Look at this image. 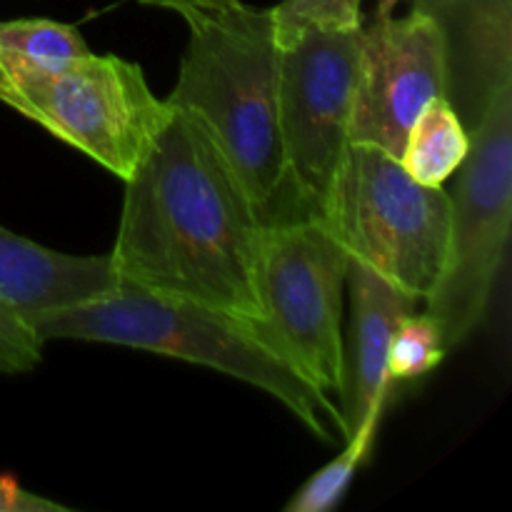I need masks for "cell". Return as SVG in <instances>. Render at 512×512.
<instances>
[{"label":"cell","mask_w":512,"mask_h":512,"mask_svg":"<svg viewBox=\"0 0 512 512\" xmlns=\"http://www.w3.org/2000/svg\"><path fill=\"white\" fill-rule=\"evenodd\" d=\"M263 230L265 220L208 128L188 110H173L125 180L108 255L120 283L255 323L263 318Z\"/></svg>","instance_id":"1"},{"label":"cell","mask_w":512,"mask_h":512,"mask_svg":"<svg viewBox=\"0 0 512 512\" xmlns=\"http://www.w3.org/2000/svg\"><path fill=\"white\" fill-rule=\"evenodd\" d=\"M188 45L165 103L208 128L265 225L278 220L285 183L280 143V48L270 8L243 0L228 8L180 10Z\"/></svg>","instance_id":"2"},{"label":"cell","mask_w":512,"mask_h":512,"mask_svg":"<svg viewBox=\"0 0 512 512\" xmlns=\"http://www.w3.org/2000/svg\"><path fill=\"white\" fill-rule=\"evenodd\" d=\"M33 325L43 343L88 340L205 365L273 395L320 440L350 438L330 395L285 365L245 320L220 310L120 283L115 293L35 315Z\"/></svg>","instance_id":"3"},{"label":"cell","mask_w":512,"mask_h":512,"mask_svg":"<svg viewBox=\"0 0 512 512\" xmlns=\"http://www.w3.org/2000/svg\"><path fill=\"white\" fill-rule=\"evenodd\" d=\"M0 103L123 183L173 113L155 98L138 63L90 50L40 63L0 48Z\"/></svg>","instance_id":"4"},{"label":"cell","mask_w":512,"mask_h":512,"mask_svg":"<svg viewBox=\"0 0 512 512\" xmlns=\"http://www.w3.org/2000/svg\"><path fill=\"white\" fill-rule=\"evenodd\" d=\"M320 223L350 260L368 265L413 298L438 285L448 255L450 193L410 178L398 158L350 143Z\"/></svg>","instance_id":"5"},{"label":"cell","mask_w":512,"mask_h":512,"mask_svg":"<svg viewBox=\"0 0 512 512\" xmlns=\"http://www.w3.org/2000/svg\"><path fill=\"white\" fill-rule=\"evenodd\" d=\"M350 255L315 218L268 223L260 245L263 318L253 333L325 395H343L345 345L340 333Z\"/></svg>","instance_id":"6"},{"label":"cell","mask_w":512,"mask_h":512,"mask_svg":"<svg viewBox=\"0 0 512 512\" xmlns=\"http://www.w3.org/2000/svg\"><path fill=\"white\" fill-rule=\"evenodd\" d=\"M512 220V85H503L470 130V150L450 195L445 268L425 313L445 348L470 338L488 313Z\"/></svg>","instance_id":"7"},{"label":"cell","mask_w":512,"mask_h":512,"mask_svg":"<svg viewBox=\"0 0 512 512\" xmlns=\"http://www.w3.org/2000/svg\"><path fill=\"white\" fill-rule=\"evenodd\" d=\"M360 35L305 28L280 48V143L298 218H323L350 148Z\"/></svg>","instance_id":"8"},{"label":"cell","mask_w":512,"mask_h":512,"mask_svg":"<svg viewBox=\"0 0 512 512\" xmlns=\"http://www.w3.org/2000/svg\"><path fill=\"white\" fill-rule=\"evenodd\" d=\"M448 93L445 38L435 18H375L360 35L350 143L373 145L400 160L410 125L425 105Z\"/></svg>","instance_id":"9"},{"label":"cell","mask_w":512,"mask_h":512,"mask_svg":"<svg viewBox=\"0 0 512 512\" xmlns=\"http://www.w3.org/2000/svg\"><path fill=\"white\" fill-rule=\"evenodd\" d=\"M440 25L448 93L470 130L503 85H512V0H415Z\"/></svg>","instance_id":"10"},{"label":"cell","mask_w":512,"mask_h":512,"mask_svg":"<svg viewBox=\"0 0 512 512\" xmlns=\"http://www.w3.org/2000/svg\"><path fill=\"white\" fill-rule=\"evenodd\" d=\"M348 285L353 293L350 340L345 350L343 418L350 435L368 418H383L393 383L388 378V353L395 325L403 315L415 313L420 300L395 288L368 265L350 260Z\"/></svg>","instance_id":"11"},{"label":"cell","mask_w":512,"mask_h":512,"mask_svg":"<svg viewBox=\"0 0 512 512\" xmlns=\"http://www.w3.org/2000/svg\"><path fill=\"white\" fill-rule=\"evenodd\" d=\"M118 288L110 255L58 253L0 225V298L30 320Z\"/></svg>","instance_id":"12"},{"label":"cell","mask_w":512,"mask_h":512,"mask_svg":"<svg viewBox=\"0 0 512 512\" xmlns=\"http://www.w3.org/2000/svg\"><path fill=\"white\" fill-rule=\"evenodd\" d=\"M470 133L445 95L433 98L410 125L400 163L423 185H443L468 158Z\"/></svg>","instance_id":"13"},{"label":"cell","mask_w":512,"mask_h":512,"mask_svg":"<svg viewBox=\"0 0 512 512\" xmlns=\"http://www.w3.org/2000/svg\"><path fill=\"white\" fill-rule=\"evenodd\" d=\"M380 418H368L353 435H350L345 443L348 448L328 463L325 468H320L313 478H308V483L295 493V498L285 505V512H325L343 500V495L348 493L350 483H353L355 473H358L360 463L365 460V455L373 448L375 433H378Z\"/></svg>","instance_id":"14"},{"label":"cell","mask_w":512,"mask_h":512,"mask_svg":"<svg viewBox=\"0 0 512 512\" xmlns=\"http://www.w3.org/2000/svg\"><path fill=\"white\" fill-rule=\"evenodd\" d=\"M448 348L435 318L428 313H408L395 325L388 353L390 383L428 375L440 365Z\"/></svg>","instance_id":"15"},{"label":"cell","mask_w":512,"mask_h":512,"mask_svg":"<svg viewBox=\"0 0 512 512\" xmlns=\"http://www.w3.org/2000/svg\"><path fill=\"white\" fill-rule=\"evenodd\" d=\"M0 48L23 55V58L40 60V63L88 53V45H85L83 35L78 33L75 25L45 18L0 23Z\"/></svg>","instance_id":"16"},{"label":"cell","mask_w":512,"mask_h":512,"mask_svg":"<svg viewBox=\"0 0 512 512\" xmlns=\"http://www.w3.org/2000/svg\"><path fill=\"white\" fill-rule=\"evenodd\" d=\"M363 0H283L270 8L278 48L298 38L305 28H363Z\"/></svg>","instance_id":"17"},{"label":"cell","mask_w":512,"mask_h":512,"mask_svg":"<svg viewBox=\"0 0 512 512\" xmlns=\"http://www.w3.org/2000/svg\"><path fill=\"white\" fill-rule=\"evenodd\" d=\"M43 358V338L35 330L33 320L0 298V373H30Z\"/></svg>","instance_id":"18"},{"label":"cell","mask_w":512,"mask_h":512,"mask_svg":"<svg viewBox=\"0 0 512 512\" xmlns=\"http://www.w3.org/2000/svg\"><path fill=\"white\" fill-rule=\"evenodd\" d=\"M0 512H70V508L33 495L13 475H0Z\"/></svg>","instance_id":"19"},{"label":"cell","mask_w":512,"mask_h":512,"mask_svg":"<svg viewBox=\"0 0 512 512\" xmlns=\"http://www.w3.org/2000/svg\"><path fill=\"white\" fill-rule=\"evenodd\" d=\"M143 5H155V8H168L173 13L180 10L198 8V10H215V8H228V5L238 3V0H140Z\"/></svg>","instance_id":"20"},{"label":"cell","mask_w":512,"mask_h":512,"mask_svg":"<svg viewBox=\"0 0 512 512\" xmlns=\"http://www.w3.org/2000/svg\"><path fill=\"white\" fill-rule=\"evenodd\" d=\"M400 0H378V10H375V18H388V15H393L395 5H398Z\"/></svg>","instance_id":"21"}]
</instances>
